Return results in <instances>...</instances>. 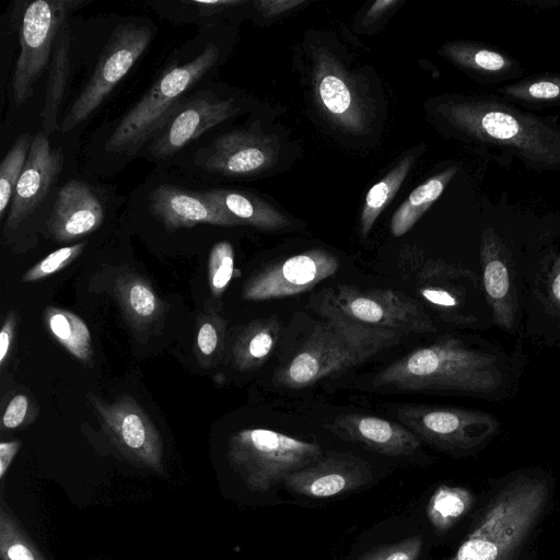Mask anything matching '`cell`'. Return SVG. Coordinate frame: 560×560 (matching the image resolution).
<instances>
[{"label":"cell","instance_id":"1","mask_svg":"<svg viewBox=\"0 0 560 560\" xmlns=\"http://www.w3.org/2000/svg\"><path fill=\"white\" fill-rule=\"evenodd\" d=\"M438 112L465 138L501 150L535 171L560 172V124L523 112L493 95L441 104Z\"/></svg>","mask_w":560,"mask_h":560},{"label":"cell","instance_id":"2","mask_svg":"<svg viewBox=\"0 0 560 560\" xmlns=\"http://www.w3.org/2000/svg\"><path fill=\"white\" fill-rule=\"evenodd\" d=\"M551 493V482L533 472L501 482L451 560H521L546 514Z\"/></svg>","mask_w":560,"mask_h":560},{"label":"cell","instance_id":"3","mask_svg":"<svg viewBox=\"0 0 560 560\" xmlns=\"http://www.w3.org/2000/svg\"><path fill=\"white\" fill-rule=\"evenodd\" d=\"M502 382L497 357L443 338L416 349L377 372L372 384L400 392L489 394Z\"/></svg>","mask_w":560,"mask_h":560},{"label":"cell","instance_id":"4","mask_svg":"<svg viewBox=\"0 0 560 560\" xmlns=\"http://www.w3.org/2000/svg\"><path fill=\"white\" fill-rule=\"evenodd\" d=\"M402 337L390 330L365 329L324 319L295 355L277 370L273 384L290 389L312 386L362 364L396 346Z\"/></svg>","mask_w":560,"mask_h":560},{"label":"cell","instance_id":"5","mask_svg":"<svg viewBox=\"0 0 560 560\" xmlns=\"http://www.w3.org/2000/svg\"><path fill=\"white\" fill-rule=\"evenodd\" d=\"M312 305L324 319L359 328L402 336L436 330L420 301L392 289L361 290L346 284L327 288L312 299Z\"/></svg>","mask_w":560,"mask_h":560},{"label":"cell","instance_id":"6","mask_svg":"<svg viewBox=\"0 0 560 560\" xmlns=\"http://www.w3.org/2000/svg\"><path fill=\"white\" fill-rule=\"evenodd\" d=\"M217 46L208 45L196 58L162 73L147 94L125 115L106 142V150L135 154L165 126L182 106V97L215 63Z\"/></svg>","mask_w":560,"mask_h":560},{"label":"cell","instance_id":"7","mask_svg":"<svg viewBox=\"0 0 560 560\" xmlns=\"http://www.w3.org/2000/svg\"><path fill=\"white\" fill-rule=\"evenodd\" d=\"M324 455L316 442H306L269 429H242L228 443L230 466L254 492H266L292 472Z\"/></svg>","mask_w":560,"mask_h":560},{"label":"cell","instance_id":"8","mask_svg":"<svg viewBox=\"0 0 560 560\" xmlns=\"http://www.w3.org/2000/svg\"><path fill=\"white\" fill-rule=\"evenodd\" d=\"M151 38V27L142 24H121L113 32L89 82L67 113L62 132L70 131L98 108L144 52Z\"/></svg>","mask_w":560,"mask_h":560},{"label":"cell","instance_id":"9","mask_svg":"<svg viewBox=\"0 0 560 560\" xmlns=\"http://www.w3.org/2000/svg\"><path fill=\"white\" fill-rule=\"evenodd\" d=\"M83 4V0H36L27 5L21 24V52L12 83L16 105L32 96L34 83L50 61L60 25L71 11Z\"/></svg>","mask_w":560,"mask_h":560},{"label":"cell","instance_id":"10","mask_svg":"<svg viewBox=\"0 0 560 560\" xmlns=\"http://www.w3.org/2000/svg\"><path fill=\"white\" fill-rule=\"evenodd\" d=\"M397 418L421 441L446 451L474 448L499 427L487 412L446 406L404 405L397 409Z\"/></svg>","mask_w":560,"mask_h":560},{"label":"cell","instance_id":"11","mask_svg":"<svg viewBox=\"0 0 560 560\" xmlns=\"http://www.w3.org/2000/svg\"><path fill=\"white\" fill-rule=\"evenodd\" d=\"M86 397L97 412L103 430L125 457L153 471L163 470L161 435L132 397L122 395L114 402L93 394Z\"/></svg>","mask_w":560,"mask_h":560},{"label":"cell","instance_id":"12","mask_svg":"<svg viewBox=\"0 0 560 560\" xmlns=\"http://www.w3.org/2000/svg\"><path fill=\"white\" fill-rule=\"evenodd\" d=\"M339 267L331 253L308 249L260 269L245 282L242 295L254 302L298 295L331 277Z\"/></svg>","mask_w":560,"mask_h":560},{"label":"cell","instance_id":"13","mask_svg":"<svg viewBox=\"0 0 560 560\" xmlns=\"http://www.w3.org/2000/svg\"><path fill=\"white\" fill-rule=\"evenodd\" d=\"M401 268L408 269L405 276L411 281L420 300L431 305L442 319L454 323L470 322L460 312L467 292L459 280L470 275L468 270L440 260L421 259L415 255L404 256Z\"/></svg>","mask_w":560,"mask_h":560},{"label":"cell","instance_id":"14","mask_svg":"<svg viewBox=\"0 0 560 560\" xmlns=\"http://www.w3.org/2000/svg\"><path fill=\"white\" fill-rule=\"evenodd\" d=\"M373 478L371 466L359 456L329 452L315 463L289 475L283 483L293 493L330 498L357 490Z\"/></svg>","mask_w":560,"mask_h":560},{"label":"cell","instance_id":"15","mask_svg":"<svg viewBox=\"0 0 560 560\" xmlns=\"http://www.w3.org/2000/svg\"><path fill=\"white\" fill-rule=\"evenodd\" d=\"M236 110L231 98L221 100L211 93H198L183 104L156 133L149 151L153 158L168 159Z\"/></svg>","mask_w":560,"mask_h":560},{"label":"cell","instance_id":"16","mask_svg":"<svg viewBox=\"0 0 560 560\" xmlns=\"http://www.w3.org/2000/svg\"><path fill=\"white\" fill-rule=\"evenodd\" d=\"M275 137L250 130H234L217 138L201 166L226 176H248L271 167L278 156Z\"/></svg>","mask_w":560,"mask_h":560},{"label":"cell","instance_id":"17","mask_svg":"<svg viewBox=\"0 0 560 560\" xmlns=\"http://www.w3.org/2000/svg\"><path fill=\"white\" fill-rule=\"evenodd\" d=\"M63 167V154L39 132L33 139L26 164L12 197L5 228L15 229L46 198Z\"/></svg>","mask_w":560,"mask_h":560},{"label":"cell","instance_id":"18","mask_svg":"<svg viewBox=\"0 0 560 560\" xmlns=\"http://www.w3.org/2000/svg\"><path fill=\"white\" fill-rule=\"evenodd\" d=\"M327 428L345 441L361 444L387 456L410 455L421 445V440L400 422L375 416L341 415L336 417Z\"/></svg>","mask_w":560,"mask_h":560},{"label":"cell","instance_id":"19","mask_svg":"<svg viewBox=\"0 0 560 560\" xmlns=\"http://www.w3.org/2000/svg\"><path fill=\"white\" fill-rule=\"evenodd\" d=\"M103 219V207L91 187L71 179L58 191L47 229L57 242H69L95 231Z\"/></svg>","mask_w":560,"mask_h":560},{"label":"cell","instance_id":"20","mask_svg":"<svg viewBox=\"0 0 560 560\" xmlns=\"http://www.w3.org/2000/svg\"><path fill=\"white\" fill-rule=\"evenodd\" d=\"M149 208L172 231L200 223L240 225L238 221L202 198L199 192H189L170 185L159 186L152 191Z\"/></svg>","mask_w":560,"mask_h":560},{"label":"cell","instance_id":"21","mask_svg":"<svg viewBox=\"0 0 560 560\" xmlns=\"http://www.w3.org/2000/svg\"><path fill=\"white\" fill-rule=\"evenodd\" d=\"M482 282L495 323L510 330L515 322L517 295L512 280L510 259L491 230L483 233L480 247Z\"/></svg>","mask_w":560,"mask_h":560},{"label":"cell","instance_id":"22","mask_svg":"<svg viewBox=\"0 0 560 560\" xmlns=\"http://www.w3.org/2000/svg\"><path fill=\"white\" fill-rule=\"evenodd\" d=\"M314 84L322 106L335 121L349 131L363 130L362 108L341 70L329 57L317 60Z\"/></svg>","mask_w":560,"mask_h":560},{"label":"cell","instance_id":"23","mask_svg":"<svg viewBox=\"0 0 560 560\" xmlns=\"http://www.w3.org/2000/svg\"><path fill=\"white\" fill-rule=\"evenodd\" d=\"M199 195L240 224L267 231L281 230L291 224L284 214L252 195L224 189L202 191Z\"/></svg>","mask_w":560,"mask_h":560},{"label":"cell","instance_id":"24","mask_svg":"<svg viewBox=\"0 0 560 560\" xmlns=\"http://www.w3.org/2000/svg\"><path fill=\"white\" fill-rule=\"evenodd\" d=\"M280 332L281 324L277 316L248 323L233 343V366L242 372L259 369L275 350Z\"/></svg>","mask_w":560,"mask_h":560},{"label":"cell","instance_id":"25","mask_svg":"<svg viewBox=\"0 0 560 560\" xmlns=\"http://www.w3.org/2000/svg\"><path fill=\"white\" fill-rule=\"evenodd\" d=\"M115 295L126 319L137 330L151 328L162 317L161 300L151 284L140 276H120L115 282Z\"/></svg>","mask_w":560,"mask_h":560},{"label":"cell","instance_id":"26","mask_svg":"<svg viewBox=\"0 0 560 560\" xmlns=\"http://www.w3.org/2000/svg\"><path fill=\"white\" fill-rule=\"evenodd\" d=\"M70 71V30L67 20L60 25L51 52L46 98L42 110L46 132L57 129V114L62 101Z\"/></svg>","mask_w":560,"mask_h":560},{"label":"cell","instance_id":"27","mask_svg":"<svg viewBox=\"0 0 560 560\" xmlns=\"http://www.w3.org/2000/svg\"><path fill=\"white\" fill-rule=\"evenodd\" d=\"M456 167L452 166L429 178L415 188L405 202L395 211L390 221V232L399 237L406 234L442 195L454 177Z\"/></svg>","mask_w":560,"mask_h":560},{"label":"cell","instance_id":"28","mask_svg":"<svg viewBox=\"0 0 560 560\" xmlns=\"http://www.w3.org/2000/svg\"><path fill=\"white\" fill-rule=\"evenodd\" d=\"M50 335L74 358L88 364L93 357L91 334L86 324L74 313L55 306L44 311Z\"/></svg>","mask_w":560,"mask_h":560},{"label":"cell","instance_id":"29","mask_svg":"<svg viewBox=\"0 0 560 560\" xmlns=\"http://www.w3.org/2000/svg\"><path fill=\"white\" fill-rule=\"evenodd\" d=\"M443 54L453 62L478 73L486 79H501L514 72L515 63L505 55L469 43H452L443 48Z\"/></svg>","mask_w":560,"mask_h":560},{"label":"cell","instance_id":"30","mask_svg":"<svg viewBox=\"0 0 560 560\" xmlns=\"http://www.w3.org/2000/svg\"><path fill=\"white\" fill-rule=\"evenodd\" d=\"M412 164L413 156L404 158L382 180L369 190L360 218L362 237L368 235L377 217L396 195Z\"/></svg>","mask_w":560,"mask_h":560},{"label":"cell","instance_id":"31","mask_svg":"<svg viewBox=\"0 0 560 560\" xmlns=\"http://www.w3.org/2000/svg\"><path fill=\"white\" fill-rule=\"evenodd\" d=\"M470 503L471 497L467 490L442 485L427 504V516L435 529L444 532L467 512Z\"/></svg>","mask_w":560,"mask_h":560},{"label":"cell","instance_id":"32","mask_svg":"<svg viewBox=\"0 0 560 560\" xmlns=\"http://www.w3.org/2000/svg\"><path fill=\"white\" fill-rule=\"evenodd\" d=\"M225 326V320L214 312H207L199 317L196 355L201 365L212 366L220 361L224 349Z\"/></svg>","mask_w":560,"mask_h":560},{"label":"cell","instance_id":"33","mask_svg":"<svg viewBox=\"0 0 560 560\" xmlns=\"http://www.w3.org/2000/svg\"><path fill=\"white\" fill-rule=\"evenodd\" d=\"M0 553L2 560H46L3 503L0 511Z\"/></svg>","mask_w":560,"mask_h":560},{"label":"cell","instance_id":"34","mask_svg":"<svg viewBox=\"0 0 560 560\" xmlns=\"http://www.w3.org/2000/svg\"><path fill=\"white\" fill-rule=\"evenodd\" d=\"M28 135L20 136L0 165V217L2 218L22 175L31 149Z\"/></svg>","mask_w":560,"mask_h":560},{"label":"cell","instance_id":"35","mask_svg":"<svg viewBox=\"0 0 560 560\" xmlns=\"http://www.w3.org/2000/svg\"><path fill=\"white\" fill-rule=\"evenodd\" d=\"M500 93L509 98L527 103H560V77L525 80L502 88Z\"/></svg>","mask_w":560,"mask_h":560},{"label":"cell","instance_id":"36","mask_svg":"<svg viewBox=\"0 0 560 560\" xmlns=\"http://www.w3.org/2000/svg\"><path fill=\"white\" fill-rule=\"evenodd\" d=\"M234 273V249L230 242L213 245L208 260V281L211 293L219 298L228 288Z\"/></svg>","mask_w":560,"mask_h":560},{"label":"cell","instance_id":"37","mask_svg":"<svg viewBox=\"0 0 560 560\" xmlns=\"http://www.w3.org/2000/svg\"><path fill=\"white\" fill-rule=\"evenodd\" d=\"M85 243H78L56 249L23 275V281L32 282L47 278L66 268L83 252Z\"/></svg>","mask_w":560,"mask_h":560},{"label":"cell","instance_id":"38","mask_svg":"<svg viewBox=\"0 0 560 560\" xmlns=\"http://www.w3.org/2000/svg\"><path fill=\"white\" fill-rule=\"evenodd\" d=\"M421 549V536L413 535L398 542L377 547L360 560H418Z\"/></svg>","mask_w":560,"mask_h":560},{"label":"cell","instance_id":"39","mask_svg":"<svg viewBox=\"0 0 560 560\" xmlns=\"http://www.w3.org/2000/svg\"><path fill=\"white\" fill-rule=\"evenodd\" d=\"M30 411V399L24 394H16L7 405L1 420L2 430L21 427Z\"/></svg>","mask_w":560,"mask_h":560},{"label":"cell","instance_id":"40","mask_svg":"<svg viewBox=\"0 0 560 560\" xmlns=\"http://www.w3.org/2000/svg\"><path fill=\"white\" fill-rule=\"evenodd\" d=\"M18 316L13 311L7 313L0 332V366L2 368L9 355L11 345L15 335Z\"/></svg>","mask_w":560,"mask_h":560},{"label":"cell","instance_id":"41","mask_svg":"<svg viewBox=\"0 0 560 560\" xmlns=\"http://www.w3.org/2000/svg\"><path fill=\"white\" fill-rule=\"evenodd\" d=\"M304 1L301 0H261L256 2L258 10L268 16L279 15L289 11Z\"/></svg>","mask_w":560,"mask_h":560},{"label":"cell","instance_id":"42","mask_svg":"<svg viewBox=\"0 0 560 560\" xmlns=\"http://www.w3.org/2000/svg\"><path fill=\"white\" fill-rule=\"evenodd\" d=\"M188 4H194L197 7L199 14L202 16L211 15L219 13L231 5H236L243 3L244 1L240 0H217V1H202V0H191L185 1Z\"/></svg>","mask_w":560,"mask_h":560},{"label":"cell","instance_id":"43","mask_svg":"<svg viewBox=\"0 0 560 560\" xmlns=\"http://www.w3.org/2000/svg\"><path fill=\"white\" fill-rule=\"evenodd\" d=\"M21 446L20 441L0 443V478L2 479L9 469L14 456Z\"/></svg>","mask_w":560,"mask_h":560},{"label":"cell","instance_id":"44","mask_svg":"<svg viewBox=\"0 0 560 560\" xmlns=\"http://www.w3.org/2000/svg\"><path fill=\"white\" fill-rule=\"evenodd\" d=\"M549 291L551 301L560 310V256L555 261L550 273Z\"/></svg>","mask_w":560,"mask_h":560},{"label":"cell","instance_id":"45","mask_svg":"<svg viewBox=\"0 0 560 560\" xmlns=\"http://www.w3.org/2000/svg\"><path fill=\"white\" fill-rule=\"evenodd\" d=\"M397 1L395 0H378L373 3L369 12L365 16L366 21H373L381 16L387 9H389L392 5L396 4Z\"/></svg>","mask_w":560,"mask_h":560}]
</instances>
